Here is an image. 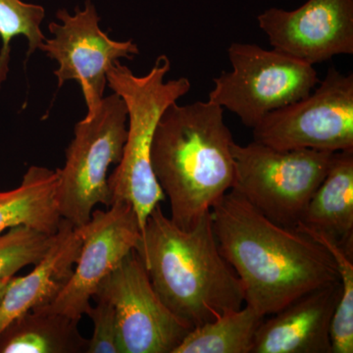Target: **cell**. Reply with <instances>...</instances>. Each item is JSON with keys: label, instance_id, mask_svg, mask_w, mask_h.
Masks as SVG:
<instances>
[{"label": "cell", "instance_id": "d6986e66", "mask_svg": "<svg viewBox=\"0 0 353 353\" xmlns=\"http://www.w3.org/2000/svg\"><path fill=\"white\" fill-rule=\"evenodd\" d=\"M54 234L27 226L11 228L0 236V280L11 278L21 269L36 265L43 259Z\"/></svg>", "mask_w": 353, "mask_h": 353}, {"label": "cell", "instance_id": "9a60e30c", "mask_svg": "<svg viewBox=\"0 0 353 353\" xmlns=\"http://www.w3.org/2000/svg\"><path fill=\"white\" fill-rule=\"evenodd\" d=\"M57 182V170L31 166L19 187L0 192V236L17 226L57 234L62 220L58 209Z\"/></svg>", "mask_w": 353, "mask_h": 353}, {"label": "cell", "instance_id": "277c9868", "mask_svg": "<svg viewBox=\"0 0 353 353\" xmlns=\"http://www.w3.org/2000/svg\"><path fill=\"white\" fill-rule=\"evenodd\" d=\"M170 59L160 55L150 71L137 76L119 61L108 73V85L128 110V137L122 158L108 176L111 204L127 202L138 217L141 234L153 209L166 199L152 164L153 137L165 110L190 90L189 79L165 81Z\"/></svg>", "mask_w": 353, "mask_h": 353}, {"label": "cell", "instance_id": "ffe728a7", "mask_svg": "<svg viewBox=\"0 0 353 353\" xmlns=\"http://www.w3.org/2000/svg\"><path fill=\"white\" fill-rule=\"evenodd\" d=\"M94 306H90L85 315L94 323V333L88 340L87 353H120L118 343L115 310L108 299L95 296Z\"/></svg>", "mask_w": 353, "mask_h": 353}, {"label": "cell", "instance_id": "ba28073f", "mask_svg": "<svg viewBox=\"0 0 353 353\" xmlns=\"http://www.w3.org/2000/svg\"><path fill=\"white\" fill-rule=\"evenodd\" d=\"M255 141L279 150H353V74L331 67L314 90L253 128Z\"/></svg>", "mask_w": 353, "mask_h": 353}, {"label": "cell", "instance_id": "4fadbf2b", "mask_svg": "<svg viewBox=\"0 0 353 353\" xmlns=\"http://www.w3.org/2000/svg\"><path fill=\"white\" fill-rule=\"evenodd\" d=\"M81 248L80 228L62 219L50 250L34 270L11 280L0 303V332L20 315L57 299L72 277Z\"/></svg>", "mask_w": 353, "mask_h": 353}, {"label": "cell", "instance_id": "5bb4252c", "mask_svg": "<svg viewBox=\"0 0 353 353\" xmlns=\"http://www.w3.org/2000/svg\"><path fill=\"white\" fill-rule=\"evenodd\" d=\"M299 227L353 246V150L334 153L328 173L309 201Z\"/></svg>", "mask_w": 353, "mask_h": 353}, {"label": "cell", "instance_id": "3957f363", "mask_svg": "<svg viewBox=\"0 0 353 353\" xmlns=\"http://www.w3.org/2000/svg\"><path fill=\"white\" fill-rule=\"evenodd\" d=\"M234 143L224 110L213 102H174L160 118L152 169L181 229H192L233 188Z\"/></svg>", "mask_w": 353, "mask_h": 353}, {"label": "cell", "instance_id": "7c38bea8", "mask_svg": "<svg viewBox=\"0 0 353 353\" xmlns=\"http://www.w3.org/2000/svg\"><path fill=\"white\" fill-rule=\"evenodd\" d=\"M257 21L274 50L304 63L353 53V0H308L296 10L267 9Z\"/></svg>", "mask_w": 353, "mask_h": 353}, {"label": "cell", "instance_id": "9c48e42d", "mask_svg": "<svg viewBox=\"0 0 353 353\" xmlns=\"http://www.w3.org/2000/svg\"><path fill=\"white\" fill-rule=\"evenodd\" d=\"M57 17L61 24L50 23L52 38L46 39L39 50L59 65L53 72L58 88L69 81L80 85L87 105L85 118L92 117L104 97L109 70L121 58L132 60L138 55V46L131 39L113 41L102 32L101 18L90 0L83 10L76 8L75 15L60 9Z\"/></svg>", "mask_w": 353, "mask_h": 353}, {"label": "cell", "instance_id": "2e32d148", "mask_svg": "<svg viewBox=\"0 0 353 353\" xmlns=\"http://www.w3.org/2000/svg\"><path fill=\"white\" fill-rule=\"evenodd\" d=\"M79 320L32 309L0 332V353H87L88 340L79 331Z\"/></svg>", "mask_w": 353, "mask_h": 353}, {"label": "cell", "instance_id": "44dd1931", "mask_svg": "<svg viewBox=\"0 0 353 353\" xmlns=\"http://www.w3.org/2000/svg\"><path fill=\"white\" fill-rule=\"evenodd\" d=\"M12 278L13 277L6 278L0 280V303H1L2 297H3L4 294H6L7 288H8L9 284H10Z\"/></svg>", "mask_w": 353, "mask_h": 353}, {"label": "cell", "instance_id": "5b68a950", "mask_svg": "<svg viewBox=\"0 0 353 353\" xmlns=\"http://www.w3.org/2000/svg\"><path fill=\"white\" fill-rule=\"evenodd\" d=\"M231 190L265 217L296 229L306 206L328 173L334 153L316 150H279L253 141L234 143Z\"/></svg>", "mask_w": 353, "mask_h": 353}, {"label": "cell", "instance_id": "6da1fadb", "mask_svg": "<svg viewBox=\"0 0 353 353\" xmlns=\"http://www.w3.org/2000/svg\"><path fill=\"white\" fill-rule=\"evenodd\" d=\"M210 211L218 245L241 281L245 303L264 317L340 280L324 246L272 222L233 190Z\"/></svg>", "mask_w": 353, "mask_h": 353}, {"label": "cell", "instance_id": "ac0fdd59", "mask_svg": "<svg viewBox=\"0 0 353 353\" xmlns=\"http://www.w3.org/2000/svg\"><path fill=\"white\" fill-rule=\"evenodd\" d=\"M46 16L43 6L26 3L22 0H0V88L6 82L10 63L11 43L16 37L28 41L27 58L41 48L46 36L41 23Z\"/></svg>", "mask_w": 353, "mask_h": 353}, {"label": "cell", "instance_id": "7a4b0ae2", "mask_svg": "<svg viewBox=\"0 0 353 353\" xmlns=\"http://www.w3.org/2000/svg\"><path fill=\"white\" fill-rule=\"evenodd\" d=\"M134 250L158 296L190 328L243 307V284L221 252L211 211L185 231L158 204Z\"/></svg>", "mask_w": 353, "mask_h": 353}, {"label": "cell", "instance_id": "e0dca14e", "mask_svg": "<svg viewBox=\"0 0 353 353\" xmlns=\"http://www.w3.org/2000/svg\"><path fill=\"white\" fill-rule=\"evenodd\" d=\"M264 318L246 304L190 330L173 353H252Z\"/></svg>", "mask_w": 353, "mask_h": 353}, {"label": "cell", "instance_id": "30bf717a", "mask_svg": "<svg viewBox=\"0 0 353 353\" xmlns=\"http://www.w3.org/2000/svg\"><path fill=\"white\" fill-rule=\"evenodd\" d=\"M112 304L120 353H173L190 330L165 305L136 250L99 285Z\"/></svg>", "mask_w": 353, "mask_h": 353}, {"label": "cell", "instance_id": "8fae6325", "mask_svg": "<svg viewBox=\"0 0 353 353\" xmlns=\"http://www.w3.org/2000/svg\"><path fill=\"white\" fill-rule=\"evenodd\" d=\"M80 232L82 248L72 277L52 303L39 307L79 321L104 279L136 250L141 238L136 212L123 201L113 202L106 210L94 209Z\"/></svg>", "mask_w": 353, "mask_h": 353}, {"label": "cell", "instance_id": "8992f818", "mask_svg": "<svg viewBox=\"0 0 353 353\" xmlns=\"http://www.w3.org/2000/svg\"><path fill=\"white\" fill-rule=\"evenodd\" d=\"M128 110L114 92L102 99L97 112L74 128L62 168L57 169V203L62 219L87 224L95 206L111 205L109 167L118 164L128 137Z\"/></svg>", "mask_w": 353, "mask_h": 353}, {"label": "cell", "instance_id": "52a82bcc", "mask_svg": "<svg viewBox=\"0 0 353 353\" xmlns=\"http://www.w3.org/2000/svg\"><path fill=\"white\" fill-rule=\"evenodd\" d=\"M228 57L232 70L213 80L208 101L236 114L252 129L267 114L307 97L320 82L312 65L274 48L233 43Z\"/></svg>", "mask_w": 353, "mask_h": 353}]
</instances>
